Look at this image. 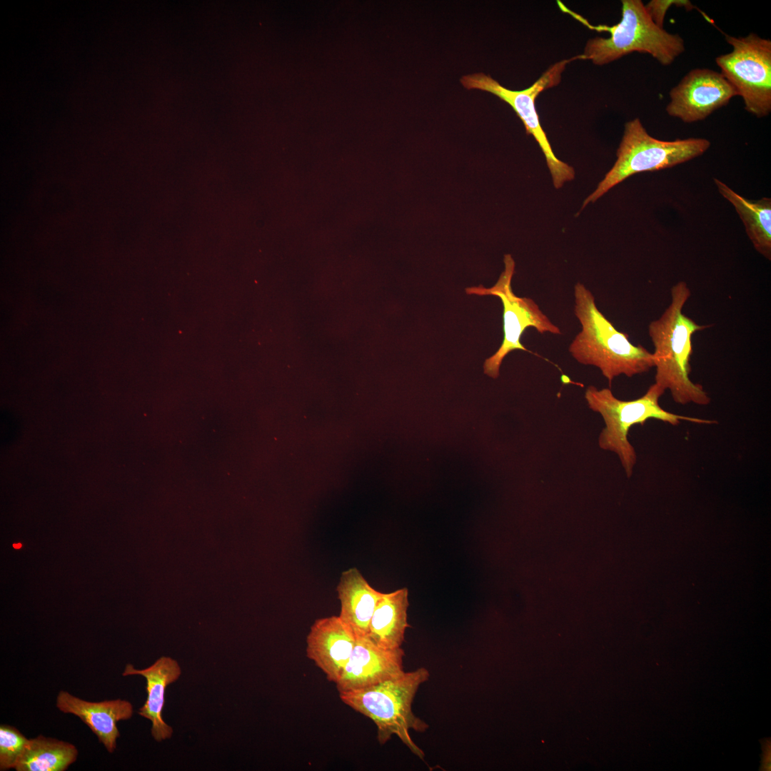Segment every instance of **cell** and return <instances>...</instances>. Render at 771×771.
<instances>
[{
	"label": "cell",
	"mask_w": 771,
	"mask_h": 771,
	"mask_svg": "<svg viewBox=\"0 0 771 771\" xmlns=\"http://www.w3.org/2000/svg\"><path fill=\"white\" fill-rule=\"evenodd\" d=\"M690 295L685 281L675 284L670 290V304L648 325L654 346L655 383L665 391L668 390L675 403L706 405L710 398L700 384L690 380V361L692 336L710 326L698 324L683 313Z\"/></svg>",
	"instance_id": "1"
},
{
	"label": "cell",
	"mask_w": 771,
	"mask_h": 771,
	"mask_svg": "<svg viewBox=\"0 0 771 771\" xmlns=\"http://www.w3.org/2000/svg\"><path fill=\"white\" fill-rule=\"evenodd\" d=\"M574 296V312L582 328L568 351L578 363L599 368L610 384L620 375L633 377L654 367L652 353L633 345L626 333L617 330L583 284L576 283Z\"/></svg>",
	"instance_id": "2"
},
{
	"label": "cell",
	"mask_w": 771,
	"mask_h": 771,
	"mask_svg": "<svg viewBox=\"0 0 771 771\" xmlns=\"http://www.w3.org/2000/svg\"><path fill=\"white\" fill-rule=\"evenodd\" d=\"M429 676L426 668L419 667L366 688L339 692V697L343 703L375 723L381 745L395 735L423 759L424 752L413 741L409 730L423 732L428 728V725L413 712L412 703L419 686Z\"/></svg>",
	"instance_id": "3"
},
{
	"label": "cell",
	"mask_w": 771,
	"mask_h": 771,
	"mask_svg": "<svg viewBox=\"0 0 771 771\" xmlns=\"http://www.w3.org/2000/svg\"><path fill=\"white\" fill-rule=\"evenodd\" d=\"M621 3V20L613 26H592L577 16L589 28L610 34L607 38L590 39L580 54L581 60L603 66L637 51L650 54L662 66H669L684 52L683 39L657 26L642 1L623 0Z\"/></svg>",
	"instance_id": "4"
},
{
	"label": "cell",
	"mask_w": 771,
	"mask_h": 771,
	"mask_svg": "<svg viewBox=\"0 0 771 771\" xmlns=\"http://www.w3.org/2000/svg\"><path fill=\"white\" fill-rule=\"evenodd\" d=\"M664 393L665 390L655 383L642 396L631 400L616 398L608 388L599 390L590 386L585 390V398L588 407L600 413L605 424L598 438L599 447L618 456L628 478L632 475L637 462L636 452L628 438L632 426L642 425L649 419L672 425H677L682 420L698 424L717 423L716 420L681 415L663 409L659 400Z\"/></svg>",
	"instance_id": "5"
},
{
	"label": "cell",
	"mask_w": 771,
	"mask_h": 771,
	"mask_svg": "<svg viewBox=\"0 0 771 771\" xmlns=\"http://www.w3.org/2000/svg\"><path fill=\"white\" fill-rule=\"evenodd\" d=\"M710 146V142L701 138L657 139L649 135L640 120L635 118L625 124L616 161L585 200L581 209L635 173L673 167L702 155Z\"/></svg>",
	"instance_id": "6"
},
{
	"label": "cell",
	"mask_w": 771,
	"mask_h": 771,
	"mask_svg": "<svg viewBox=\"0 0 771 771\" xmlns=\"http://www.w3.org/2000/svg\"><path fill=\"white\" fill-rule=\"evenodd\" d=\"M581 60L580 55L560 61L548 69L530 86L523 90L508 89L489 75L476 73L460 79L467 89H479L490 92L508 104L523 123L526 133L532 135L541 148L551 173L553 185L561 188L566 181L575 177L573 168L558 159L543 129L535 109V99L545 89L558 85L566 65L574 60Z\"/></svg>",
	"instance_id": "7"
},
{
	"label": "cell",
	"mask_w": 771,
	"mask_h": 771,
	"mask_svg": "<svg viewBox=\"0 0 771 771\" xmlns=\"http://www.w3.org/2000/svg\"><path fill=\"white\" fill-rule=\"evenodd\" d=\"M731 52L715 59L720 73L743 99L745 109L757 118L771 111V41L755 33L725 35Z\"/></svg>",
	"instance_id": "8"
},
{
	"label": "cell",
	"mask_w": 771,
	"mask_h": 771,
	"mask_svg": "<svg viewBox=\"0 0 771 771\" xmlns=\"http://www.w3.org/2000/svg\"><path fill=\"white\" fill-rule=\"evenodd\" d=\"M504 264V271L492 287L485 288L480 285L465 288L467 294L495 296L503 304V341L498 351L483 364L484 373L493 378L499 376L501 363L508 353L515 350L528 351L520 342L527 328L533 327L540 333H562L534 300L517 296L513 293L511 281L515 272V261L510 254L505 255Z\"/></svg>",
	"instance_id": "9"
},
{
	"label": "cell",
	"mask_w": 771,
	"mask_h": 771,
	"mask_svg": "<svg viewBox=\"0 0 771 771\" xmlns=\"http://www.w3.org/2000/svg\"><path fill=\"white\" fill-rule=\"evenodd\" d=\"M667 114L685 123L704 120L737 94L720 72L708 69L689 71L669 94Z\"/></svg>",
	"instance_id": "10"
},
{
	"label": "cell",
	"mask_w": 771,
	"mask_h": 771,
	"mask_svg": "<svg viewBox=\"0 0 771 771\" xmlns=\"http://www.w3.org/2000/svg\"><path fill=\"white\" fill-rule=\"evenodd\" d=\"M401 648L385 649L368 637H356L352 653L336 683L338 692L366 688L402 674Z\"/></svg>",
	"instance_id": "11"
},
{
	"label": "cell",
	"mask_w": 771,
	"mask_h": 771,
	"mask_svg": "<svg viewBox=\"0 0 771 771\" xmlns=\"http://www.w3.org/2000/svg\"><path fill=\"white\" fill-rule=\"evenodd\" d=\"M356 636L339 616L318 618L306 637V656L335 684L352 653Z\"/></svg>",
	"instance_id": "12"
},
{
	"label": "cell",
	"mask_w": 771,
	"mask_h": 771,
	"mask_svg": "<svg viewBox=\"0 0 771 771\" xmlns=\"http://www.w3.org/2000/svg\"><path fill=\"white\" fill-rule=\"evenodd\" d=\"M56 707L64 713L79 717L110 753L116 748V740L120 736L117 722L128 720L133 715V706L127 700L90 702L64 690L57 695Z\"/></svg>",
	"instance_id": "13"
},
{
	"label": "cell",
	"mask_w": 771,
	"mask_h": 771,
	"mask_svg": "<svg viewBox=\"0 0 771 771\" xmlns=\"http://www.w3.org/2000/svg\"><path fill=\"white\" fill-rule=\"evenodd\" d=\"M181 673V667L177 661L166 656L160 657L153 665L142 670L135 669L132 665L128 664L122 673L124 677L139 675L146 678L147 698L138 713L151 722V735L158 742L170 738L173 734L172 727L167 725L162 717V711L165 703L166 688L175 682Z\"/></svg>",
	"instance_id": "14"
},
{
	"label": "cell",
	"mask_w": 771,
	"mask_h": 771,
	"mask_svg": "<svg viewBox=\"0 0 771 771\" xmlns=\"http://www.w3.org/2000/svg\"><path fill=\"white\" fill-rule=\"evenodd\" d=\"M336 591L340 618L356 637L368 636L371 617L383 593L371 587L356 568L342 572Z\"/></svg>",
	"instance_id": "15"
},
{
	"label": "cell",
	"mask_w": 771,
	"mask_h": 771,
	"mask_svg": "<svg viewBox=\"0 0 771 771\" xmlns=\"http://www.w3.org/2000/svg\"><path fill=\"white\" fill-rule=\"evenodd\" d=\"M409 606L406 588L383 593L371 617L368 636L375 644L385 649L401 647L409 625Z\"/></svg>",
	"instance_id": "16"
},
{
	"label": "cell",
	"mask_w": 771,
	"mask_h": 771,
	"mask_svg": "<svg viewBox=\"0 0 771 771\" xmlns=\"http://www.w3.org/2000/svg\"><path fill=\"white\" fill-rule=\"evenodd\" d=\"M714 182L720 193L735 207L755 250L771 260V199L745 198L717 178Z\"/></svg>",
	"instance_id": "17"
},
{
	"label": "cell",
	"mask_w": 771,
	"mask_h": 771,
	"mask_svg": "<svg viewBox=\"0 0 771 771\" xmlns=\"http://www.w3.org/2000/svg\"><path fill=\"white\" fill-rule=\"evenodd\" d=\"M78 756L69 742L39 735L29 739L15 770L16 771H64Z\"/></svg>",
	"instance_id": "18"
},
{
	"label": "cell",
	"mask_w": 771,
	"mask_h": 771,
	"mask_svg": "<svg viewBox=\"0 0 771 771\" xmlns=\"http://www.w3.org/2000/svg\"><path fill=\"white\" fill-rule=\"evenodd\" d=\"M29 741L19 730L8 725L0 726V770L15 768Z\"/></svg>",
	"instance_id": "19"
},
{
	"label": "cell",
	"mask_w": 771,
	"mask_h": 771,
	"mask_svg": "<svg viewBox=\"0 0 771 771\" xmlns=\"http://www.w3.org/2000/svg\"><path fill=\"white\" fill-rule=\"evenodd\" d=\"M684 7L687 11L695 8L687 0H652L645 5V9L652 21L659 27L663 28L665 17L672 6Z\"/></svg>",
	"instance_id": "20"
},
{
	"label": "cell",
	"mask_w": 771,
	"mask_h": 771,
	"mask_svg": "<svg viewBox=\"0 0 771 771\" xmlns=\"http://www.w3.org/2000/svg\"><path fill=\"white\" fill-rule=\"evenodd\" d=\"M21 547V544H20V543L14 544V548L18 549V548H20Z\"/></svg>",
	"instance_id": "21"
}]
</instances>
